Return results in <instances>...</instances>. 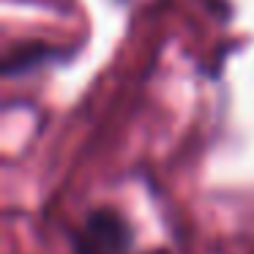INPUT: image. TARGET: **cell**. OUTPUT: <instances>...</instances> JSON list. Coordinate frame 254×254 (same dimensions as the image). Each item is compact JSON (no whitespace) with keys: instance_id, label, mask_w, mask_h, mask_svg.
Wrapping results in <instances>:
<instances>
[{"instance_id":"cell-1","label":"cell","mask_w":254,"mask_h":254,"mask_svg":"<svg viewBox=\"0 0 254 254\" xmlns=\"http://www.w3.org/2000/svg\"><path fill=\"white\" fill-rule=\"evenodd\" d=\"M128 224L115 210H93L85 219L79 235L74 238V252L77 254H126L128 246Z\"/></svg>"}]
</instances>
